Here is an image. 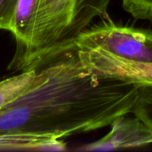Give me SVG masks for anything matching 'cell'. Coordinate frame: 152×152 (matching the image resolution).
Returning a JSON list of instances; mask_svg holds the SVG:
<instances>
[{
	"label": "cell",
	"mask_w": 152,
	"mask_h": 152,
	"mask_svg": "<svg viewBox=\"0 0 152 152\" xmlns=\"http://www.w3.org/2000/svg\"><path fill=\"white\" fill-rule=\"evenodd\" d=\"M33 83L0 109V134L60 139L95 131L132 113L146 83L103 77L86 69L76 50L36 69Z\"/></svg>",
	"instance_id": "cell-1"
},
{
	"label": "cell",
	"mask_w": 152,
	"mask_h": 152,
	"mask_svg": "<svg viewBox=\"0 0 152 152\" xmlns=\"http://www.w3.org/2000/svg\"><path fill=\"white\" fill-rule=\"evenodd\" d=\"M110 131L100 140L76 149L78 151H111L152 144V132L138 118L126 115L110 124Z\"/></svg>",
	"instance_id": "cell-4"
},
{
	"label": "cell",
	"mask_w": 152,
	"mask_h": 152,
	"mask_svg": "<svg viewBox=\"0 0 152 152\" xmlns=\"http://www.w3.org/2000/svg\"><path fill=\"white\" fill-rule=\"evenodd\" d=\"M74 49H98L124 61L152 64V30L102 20L77 36Z\"/></svg>",
	"instance_id": "cell-3"
},
{
	"label": "cell",
	"mask_w": 152,
	"mask_h": 152,
	"mask_svg": "<svg viewBox=\"0 0 152 152\" xmlns=\"http://www.w3.org/2000/svg\"><path fill=\"white\" fill-rule=\"evenodd\" d=\"M111 0H40L26 46L14 54L8 69H37L74 50L77 36L97 17L107 16Z\"/></svg>",
	"instance_id": "cell-2"
},
{
	"label": "cell",
	"mask_w": 152,
	"mask_h": 152,
	"mask_svg": "<svg viewBox=\"0 0 152 152\" xmlns=\"http://www.w3.org/2000/svg\"><path fill=\"white\" fill-rule=\"evenodd\" d=\"M0 150L14 151H67L66 143L61 139L37 134H2Z\"/></svg>",
	"instance_id": "cell-6"
},
{
	"label": "cell",
	"mask_w": 152,
	"mask_h": 152,
	"mask_svg": "<svg viewBox=\"0 0 152 152\" xmlns=\"http://www.w3.org/2000/svg\"><path fill=\"white\" fill-rule=\"evenodd\" d=\"M36 73L37 69H33L0 80V109L25 92L33 83Z\"/></svg>",
	"instance_id": "cell-8"
},
{
	"label": "cell",
	"mask_w": 152,
	"mask_h": 152,
	"mask_svg": "<svg viewBox=\"0 0 152 152\" xmlns=\"http://www.w3.org/2000/svg\"><path fill=\"white\" fill-rule=\"evenodd\" d=\"M40 0H16L9 32L16 41V53L26 46L36 19Z\"/></svg>",
	"instance_id": "cell-7"
},
{
	"label": "cell",
	"mask_w": 152,
	"mask_h": 152,
	"mask_svg": "<svg viewBox=\"0 0 152 152\" xmlns=\"http://www.w3.org/2000/svg\"><path fill=\"white\" fill-rule=\"evenodd\" d=\"M83 65L103 77L152 84V64L127 61L98 49H75Z\"/></svg>",
	"instance_id": "cell-5"
},
{
	"label": "cell",
	"mask_w": 152,
	"mask_h": 152,
	"mask_svg": "<svg viewBox=\"0 0 152 152\" xmlns=\"http://www.w3.org/2000/svg\"><path fill=\"white\" fill-rule=\"evenodd\" d=\"M132 113L152 132V84H146L141 87Z\"/></svg>",
	"instance_id": "cell-9"
},
{
	"label": "cell",
	"mask_w": 152,
	"mask_h": 152,
	"mask_svg": "<svg viewBox=\"0 0 152 152\" xmlns=\"http://www.w3.org/2000/svg\"><path fill=\"white\" fill-rule=\"evenodd\" d=\"M122 5L134 19L152 21V0H122Z\"/></svg>",
	"instance_id": "cell-10"
},
{
	"label": "cell",
	"mask_w": 152,
	"mask_h": 152,
	"mask_svg": "<svg viewBox=\"0 0 152 152\" xmlns=\"http://www.w3.org/2000/svg\"><path fill=\"white\" fill-rule=\"evenodd\" d=\"M16 0H0V29L10 30Z\"/></svg>",
	"instance_id": "cell-11"
}]
</instances>
